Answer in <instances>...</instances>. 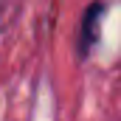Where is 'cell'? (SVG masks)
I'll return each mask as SVG.
<instances>
[{"label": "cell", "mask_w": 121, "mask_h": 121, "mask_svg": "<svg viewBox=\"0 0 121 121\" xmlns=\"http://www.w3.org/2000/svg\"><path fill=\"white\" fill-rule=\"evenodd\" d=\"M20 6H23V0H0V39L6 37L9 26L14 23V17H17Z\"/></svg>", "instance_id": "obj_2"}, {"label": "cell", "mask_w": 121, "mask_h": 121, "mask_svg": "<svg viewBox=\"0 0 121 121\" xmlns=\"http://www.w3.org/2000/svg\"><path fill=\"white\" fill-rule=\"evenodd\" d=\"M101 14H104V3H90L85 17H82V26H79V54L87 56L90 48L99 39V31H101Z\"/></svg>", "instance_id": "obj_1"}]
</instances>
